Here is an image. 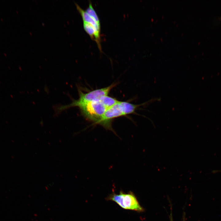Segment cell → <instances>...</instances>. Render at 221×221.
<instances>
[{"label": "cell", "mask_w": 221, "mask_h": 221, "mask_svg": "<svg viewBox=\"0 0 221 221\" xmlns=\"http://www.w3.org/2000/svg\"><path fill=\"white\" fill-rule=\"evenodd\" d=\"M115 85L113 84L104 88L97 89L84 93L79 90V98L77 100H73L70 104L61 106L57 108L58 112L74 107H78L79 105L96 100H100L102 97L108 95L111 90Z\"/></svg>", "instance_id": "obj_1"}, {"label": "cell", "mask_w": 221, "mask_h": 221, "mask_svg": "<svg viewBox=\"0 0 221 221\" xmlns=\"http://www.w3.org/2000/svg\"><path fill=\"white\" fill-rule=\"evenodd\" d=\"M106 199L114 202L125 209L139 212L144 211L143 208L140 205L135 195L131 192L126 193L120 191L118 194L113 193Z\"/></svg>", "instance_id": "obj_2"}, {"label": "cell", "mask_w": 221, "mask_h": 221, "mask_svg": "<svg viewBox=\"0 0 221 221\" xmlns=\"http://www.w3.org/2000/svg\"><path fill=\"white\" fill-rule=\"evenodd\" d=\"M78 107L85 118L96 124H98L107 109L99 100L82 103Z\"/></svg>", "instance_id": "obj_3"}, {"label": "cell", "mask_w": 221, "mask_h": 221, "mask_svg": "<svg viewBox=\"0 0 221 221\" xmlns=\"http://www.w3.org/2000/svg\"><path fill=\"white\" fill-rule=\"evenodd\" d=\"M119 101L115 105L107 109L98 124L108 129L113 131L111 121L115 118L124 116L119 104Z\"/></svg>", "instance_id": "obj_4"}, {"label": "cell", "mask_w": 221, "mask_h": 221, "mask_svg": "<svg viewBox=\"0 0 221 221\" xmlns=\"http://www.w3.org/2000/svg\"><path fill=\"white\" fill-rule=\"evenodd\" d=\"M154 99H151L141 104H134L127 102L119 101V104L124 116L135 112L136 110L140 106L146 104L154 101Z\"/></svg>", "instance_id": "obj_5"}, {"label": "cell", "mask_w": 221, "mask_h": 221, "mask_svg": "<svg viewBox=\"0 0 221 221\" xmlns=\"http://www.w3.org/2000/svg\"><path fill=\"white\" fill-rule=\"evenodd\" d=\"M75 5L78 10L80 13L83 22L90 24L93 25L97 30L100 31V25L97 24L95 21L86 12L83 10L81 7L77 3H75Z\"/></svg>", "instance_id": "obj_6"}, {"label": "cell", "mask_w": 221, "mask_h": 221, "mask_svg": "<svg viewBox=\"0 0 221 221\" xmlns=\"http://www.w3.org/2000/svg\"><path fill=\"white\" fill-rule=\"evenodd\" d=\"M99 100L107 109L112 107L118 102L116 99L107 95L103 96Z\"/></svg>", "instance_id": "obj_7"}, {"label": "cell", "mask_w": 221, "mask_h": 221, "mask_svg": "<svg viewBox=\"0 0 221 221\" xmlns=\"http://www.w3.org/2000/svg\"><path fill=\"white\" fill-rule=\"evenodd\" d=\"M85 11L98 24L100 25L99 17L93 8L91 2H89V6Z\"/></svg>", "instance_id": "obj_8"}, {"label": "cell", "mask_w": 221, "mask_h": 221, "mask_svg": "<svg viewBox=\"0 0 221 221\" xmlns=\"http://www.w3.org/2000/svg\"><path fill=\"white\" fill-rule=\"evenodd\" d=\"M170 221H173L172 213V211H171V213H170Z\"/></svg>", "instance_id": "obj_9"}, {"label": "cell", "mask_w": 221, "mask_h": 221, "mask_svg": "<svg viewBox=\"0 0 221 221\" xmlns=\"http://www.w3.org/2000/svg\"><path fill=\"white\" fill-rule=\"evenodd\" d=\"M185 215L183 216V221H185Z\"/></svg>", "instance_id": "obj_10"}, {"label": "cell", "mask_w": 221, "mask_h": 221, "mask_svg": "<svg viewBox=\"0 0 221 221\" xmlns=\"http://www.w3.org/2000/svg\"><path fill=\"white\" fill-rule=\"evenodd\" d=\"M218 172H221V170H218Z\"/></svg>", "instance_id": "obj_11"}, {"label": "cell", "mask_w": 221, "mask_h": 221, "mask_svg": "<svg viewBox=\"0 0 221 221\" xmlns=\"http://www.w3.org/2000/svg\"><path fill=\"white\" fill-rule=\"evenodd\" d=\"M219 19H221V17H220V18H219Z\"/></svg>", "instance_id": "obj_12"}]
</instances>
